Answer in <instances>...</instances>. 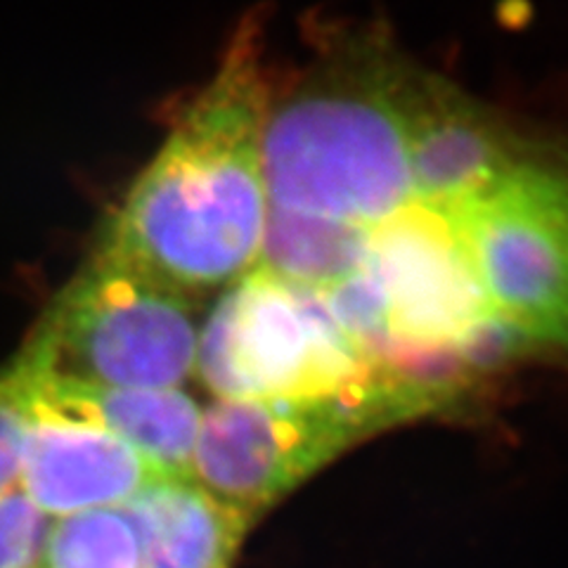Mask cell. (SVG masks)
I'll list each match as a JSON object with an SVG mask.
<instances>
[{
	"mask_svg": "<svg viewBox=\"0 0 568 568\" xmlns=\"http://www.w3.org/2000/svg\"><path fill=\"white\" fill-rule=\"evenodd\" d=\"M448 216L497 323L517 342L568 351V162L524 159Z\"/></svg>",
	"mask_w": 568,
	"mask_h": 568,
	"instance_id": "52a82bcc",
	"label": "cell"
},
{
	"mask_svg": "<svg viewBox=\"0 0 568 568\" xmlns=\"http://www.w3.org/2000/svg\"><path fill=\"white\" fill-rule=\"evenodd\" d=\"M446 407L434 390L394 377L323 398L219 400L202 417L190 476L252 519L353 443Z\"/></svg>",
	"mask_w": 568,
	"mask_h": 568,
	"instance_id": "277c9868",
	"label": "cell"
},
{
	"mask_svg": "<svg viewBox=\"0 0 568 568\" xmlns=\"http://www.w3.org/2000/svg\"><path fill=\"white\" fill-rule=\"evenodd\" d=\"M194 363L221 400L323 398L390 377L336 325L323 294L261 265L211 311Z\"/></svg>",
	"mask_w": 568,
	"mask_h": 568,
	"instance_id": "8992f818",
	"label": "cell"
},
{
	"mask_svg": "<svg viewBox=\"0 0 568 568\" xmlns=\"http://www.w3.org/2000/svg\"><path fill=\"white\" fill-rule=\"evenodd\" d=\"M410 62L379 33L339 36L287 93L263 138L268 209L375 230L410 206L403 93Z\"/></svg>",
	"mask_w": 568,
	"mask_h": 568,
	"instance_id": "7a4b0ae2",
	"label": "cell"
},
{
	"mask_svg": "<svg viewBox=\"0 0 568 568\" xmlns=\"http://www.w3.org/2000/svg\"><path fill=\"white\" fill-rule=\"evenodd\" d=\"M20 478L22 490L43 514L67 517L123 507L169 474L100 426L33 405Z\"/></svg>",
	"mask_w": 568,
	"mask_h": 568,
	"instance_id": "9c48e42d",
	"label": "cell"
},
{
	"mask_svg": "<svg viewBox=\"0 0 568 568\" xmlns=\"http://www.w3.org/2000/svg\"><path fill=\"white\" fill-rule=\"evenodd\" d=\"M417 204L453 213L524 162L511 133L474 98L410 64L403 93Z\"/></svg>",
	"mask_w": 568,
	"mask_h": 568,
	"instance_id": "ba28073f",
	"label": "cell"
},
{
	"mask_svg": "<svg viewBox=\"0 0 568 568\" xmlns=\"http://www.w3.org/2000/svg\"><path fill=\"white\" fill-rule=\"evenodd\" d=\"M140 545L129 514L116 507L67 514L52 524L39 568H138Z\"/></svg>",
	"mask_w": 568,
	"mask_h": 568,
	"instance_id": "4fadbf2b",
	"label": "cell"
},
{
	"mask_svg": "<svg viewBox=\"0 0 568 568\" xmlns=\"http://www.w3.org/2000/svg\"><path fill=\"white\" fill-rule=\"evenodd\" d=\"M365 298L358 346L386 375L453 405L478 365L517 339L497 323L448 213L413 202L369 233L355 273Z\"/></svg>",
	"mask_w": 568,
	"mask_h": 568,
	"instance_id": "3957f363",
	"label": "cell"
},
{
	"mask_svg": "<svg viewBox=\"0 0 568 568\" xmlns=\"http://www.w3.org/2000/svg\"><path fill=\"white\" fill-rule=\"evenodd\" d=\"M271 98L261 22L248 17L104 219L98 242L185 296L252 273L268 223L263 138Z\"/></svg>",
	"mask_w": 568,
	"mask_h": 568,
	"instance_id": "6da1fadb",
	"label": "cell"
},
{
	"mask_svg": "<svg viewBox=\"0 0 568 568\" xmlns=\"http://www.w3.org/2000/svg\"><path fill=\"white\" fill-rule=\"evenodd\" d=\"M31 417V375L24 363L17 358L8 369L0 372V495L14 488L20 478Z\"/></svg>",
	"mask_w": 568,
	"mask_h": 568,
	"instance_id": "5bb4252c",
	"label": "cell"
},
{
	"mask_svg": "<svg viewBox=\"0 0 568 568\" xmlns=\"http://www.w3.org/2000/svg\"><path fill=\"white\" fill-rule=\"evenodd\" d=\"M133 521L138 568H230L252 519L192 478H162L121 507Z\"/></svg>",
	"mask_w": 568,
	"mask_h": 568,
	"instance_id": "8fae6325",
	"label": "cell"
},
{
	"mask_svg": "<svg viewBox=\"0 0 568 568\" xmlns=\"http://www.w3.org/2000/svg\"><path fill=\"white\" fill-rule=\"evenodd\" d=\"M29 375L36 407L64 419L100 426L126 440L169 476L192 478L190 469L202 413L183 390L91 386L41 377L31 369Z\"/></svg>",
	"mask_w": 568,
	"mask_h": 568,
	"instance_id": "30bf717a",
	"label": "cell"
},
{
	"mask_svg": "<svg viewBox=\"0 0 568 568\" xmlns=\"http://www.w3.org/2000/svg\"><path fill=\"white\" fill-rule=\"evenodd\" d=\"M48 530V514L24 490L0 495V568H39Z\"/></svg>",
	"mask_w": 568,
	"mask_h": 568,
	"instance_id": "9a60e30c",
	"label": "cell"
},
{
	"mask_svg": "<svg viewBox=\"0 0 568 568\" xmlns=\"http://www.w3.org/2000/svg\"><path fill=\"white\" fill-rule=\"evenodd\" d=\"M190 296L95 240L20 353L41 377L112 388H175L197 361Z\"/></svg>",
	"mask_w": 568,
	"mask_h": 568,
	"instance_id": "5b68a950",
	"label": "cell"
},
{
	"mask_svg": "<svg viewBox=\"0 0 568 568\" xmlns=\"http://www.w3.org/2000/svg\"><path fill=\"white\" fill-rule=\"evenodd\" d=\"M372 230L268 209L258 265L313 292H327L361 271Z\"/></svg>",
	"mask_w": 568,
	"mask_h": 568,
	"instance_id": "7c38bea8",
	"label": "cell"
}]
</instances>
